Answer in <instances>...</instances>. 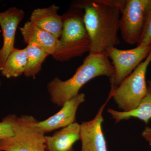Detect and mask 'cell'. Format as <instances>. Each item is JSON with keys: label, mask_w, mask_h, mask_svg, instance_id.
Listing matches in <instances>:
<instances>
[{"label": "cell", "mask_w": 151, "mask_h": 151, "mask_svg": "<svg viewBox=\"0 0 151 151\" xmlns=\"http://www.w3.org/2000/svg\"><path fill=\"white\" fill-rule=\"evenodd\" d=\"M142 136L151 146V128L146 127L142 133Z\"/></svg>", "instance_id": "cell-19"}, {"label": "cell", "mask_w": 151, "mask_h": 151, "mask_svg": "<svg viewBox=\"0 0 151 151\" xmlns=\"http://www.w3.org/2000/svg\"><path fill=\"white\" fill-rule=\"evenodd\" d=\"M19 29L25 43L35 45L49 55L54 53L59 42V39L54 35L30 21L27 22Z\"/></svg>", "instance_id": "cell-11"}, {"label": "cell", "mask_w": 151, "mask_h": 151, "mask_svg": "<svg viewBox=\"0 0 151 151\" xmlns=\"http://www.w3.org/2000/svg\"><path fill=\"white\" fill-rule=\"evenodd\" d=\"M63 28L55 51L60 55L84 54L90 42L84 24L83 9L75 2L62 15Z\"/></svg>", "instance_id": "cell-3"}, {"label": "cell", "mask_w": 151, "mask_h": 151, "mask_svg": "<svg viewBox=\"0 0 151 151\" xmlns=\"http://www.w3.org/2000/svg\"><path fill=\"white\" fill-rule=\"evenodd\" d=\"M115 74L106 52L89 53L74 75L65 81L55 77L47 84L51 102L62 107L68 101L79 94L84 84L95 77L106 76L111 79Z\"/></svg>", "instance_id": "cell-2"}, {"label": "cell", "mask_w": 151, "mask_h": 151, "mask_svg": "<svg viewBox=\"0 0 151 151\" xmlns=\"http://www.w3.org/2000/svg\"><path fill=\"white\" fill-rule=\"evenodd\" d=\"M33 116H16L14 122V134L0 139V151H46L45 133Z\"/></svg>", "instance_id": "cell-4"}, {"label": "cell", "mask_w": 151, "mask_h": 151, "mask_svg": "<svg viewBox=\"0 0 151 151\" xmlns=\"http://www.w3.org/2000/svg\"><path fill=\"white\" fill-rule=\"evenodd\" d=\"M151 62V51L120 86L110 92L108 99L113 98L122 111L129 112L136 109L145 96L147 91L146 73Z\"/></svg>", "instance_id": "cell-5"}, {"label": "cell", "mask_w": 151, "mask_h": 151, "mask_svg": "<svg viewBox=\"0 0 151 151\" xmlns=\"http://www.w3.org/2000/svg\"><path fill=\"white\" fill-rule=\"evenodd\" d=\"M108 100L101 106L94 119L80 124V151H108L102 124L103 110Z\"/></svg>", "instance_id": "cell-8"}, {"label": "cell", "mask_w": 151, "mask_h": 151, "mask_svg": "<svg viewBox=\"0 0 151 151\" xmlns=\"http://www.w3.org/2000/svg\"><path fill=\"white\" fill-rule=\"evenodd\" d=\"M59 9L55 4L48 7L35 9L31 14L29 21L59 39L63 25L62 15L58 13Z\"/></svg>", "instance_id": "cell-13"}, {"label": "cell", "mask_w": 151, "mask_h": 151, "mask_svg": "<svg viewBox=\"0 0 151 151\" xmlns=\"http://www.w3.org/2000/svg\"><path fill=\"white\" fill-rule=\"evenodd\" d=\"M151 51V45H137L135 48L129 50H120L116 47L107 49L106 52L112 60L115 72L113 78L110 79V92L120 86L124 79L146 59Z\"/></svg>", "instance_id": "cell-7"}, {"label": "cell", "mask_w": 151, "mask_h": 151, "mask_svg": "<svg viewBox=\"0 0 151 151\" xmlns=\"http://www.w3.org/2000/svg\"><path fill=\"white\" fill-rule=\"evenodd\" d=\"M27 62L26 48H14L9 55L1 74L6 78H17L24 73Z\"/></svg>", "instance_id": "cell-15"}, {"label": "cell", "mask_w": 151, "mask_h": 151, "mask_svg": "<svg viewBox=\"0 0 151 151\" xmlns=\"http://www.w3.org/2000/svg\"><path fill=\"white\" fill-rule=\"evenodd\" d=\"M137 45L144 46L151 45V0L148 7L145 27Z\"/></svg>", "instance_id": "cell-18"}, {"label": "cell", "mask_w": 151, "mask_h": 151, "mask_svg": "<svg viewBox=\"0 0 151 151\" xmlns=\"http://www.w3.org/2000/svg\"><path fill=\"white\" fill-rule=\"evenodd\" d=\"M150 0H125L122 8L119 30L125 42L133 45L143 35Z\"/></svg>", "instance_id": "cell-6"}, {"label": "cell", "mask_w": 151, "mask_h": 151, "mask_svg": "<svg viewBox=\"0 0 151 151\" xmlns=\"http://www.w3.org/2000/svg\"><path fill=\"white\" fill-rule=\"evenodd\" d=\"M16 116L9 114L3 118L0 122V139L11 137L14 134V122Z\"/></svg>", "instance_id": "cell-17"}, {"label": "cell", "mask_w": 151, "mask_h": 151, "mask_svg": "<svg viewBox=\"0 0 151 151\" xmlns=\"http://www.w3.org/2000/svg\"><path fill=\"white\" fill-rule=\"evenodd\" d=\"M25 48L27 62L24 74L27 78L35 79L41 70L42 63L49 55L32 45H27Z\"/></svg>", "instance_id": "cell-16"}, {"label": "cell", "mask_w": 151, "mask_h": 151, "mask_svg": "<svg viewBox=\"0 0 151 151\" xmlns=\"http://www.w3.org/2000/svg\"><path fill=\"white\" fill-rule=\"evenodd\" d=\"M24 15V11L15 7L0 13V26L3 37L2 47L0 49V71L9 55L14 48L17 28Z\"/></svg>", "instance_id": "cell-9"}, {"label": "cell", "mask_w": 151, "mask_h": 151, "mask_svg": "<svg viewBox=\"0 0 151 151\" xmlns=\"http://www.w3.org/2000/svg\"><path fill=\"white\" fill-rule=\"evenodd\" d=\"M1 80H0V86H1Z\"/></svg>", "instance_id": "cell-20"}, {"label": "cell", "mask_w": 151, "mask_h": 151, "mask_svg": "<svg viewBox=\"0 0 151 151\" xmlns=\"http://www.w3.org/2000/svg\"><path fill=\"white\" fill-rule=\"evenodd\" d=\"M45 139L46 151H75L73 145L80 140V124L75 122L45 136Z\"/></svg>", "instance_id": "cell-12"}, {"label": "cell", "mask_w": 151, "mask_h": 151, "mask_svg": "<svg viewBox=\"0 0 151 151\" xmlns=\"http://www.w3.org/2000/svg\"><path fill=\"white\" fill-rule=\"evenodd\" d=\"M115 120L116 124L122 120H129L131 118H137L143 121L146 124L149 123L151 119V81L147 82V91L137 108L129 112H123L109 109L107 110Z\"/></svg>", "instance_id": "cell-14"}, {"label": "cell", "mask_w": 151, "mask_h": 151, "mask_svg": "<svg viewBox=\"0 0 151 151\" xmlns=\"http://www.w3.org/2000/svg\"><path fill=\"white\" fill-rule=\"evenodd\" d=\"M125 0H85L76 4L83 9L89 36V53L106 51L119 44L118 36L122 8Z\"/></svg>", "instance_id": "cell-1"}, {"label": "cell", "mask_w": 151, "mask_h": 151, "mask_svg": "<svg viewBox=\"0 0 151 151\" xmlns=\"http://www.w3.org/2000/svg\"><path fill=\"white\" fill-rule=\"evenodd\" d=\"M85 100L84 93H79L66 102L57 113L48 119L39 122L40 127L45 134L62 129L76 122L77 109Z\"/></svg>", "instance_id": "cell-10"}]
</instances>
